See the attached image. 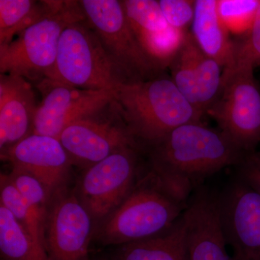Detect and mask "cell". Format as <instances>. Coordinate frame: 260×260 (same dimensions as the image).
Masks as SVG:
<instances>
[{
    "label": "cell",
    "mask_w": 260,
    "mask_h": 260,
    "mask_svg": "<svg viewBox=\"0 0 260 260\" xmlns=\"http://www.w3.org/2000/svg\"><path fill=\"white\" fill-rule=\"evenodd\" d=\"M183 217L189 260H233L220 220L219 194L198 188L188 200Z\"/></svg>",
    "instance_id": "obj_13"
},
{
    "label": "cell",
    "mask_w": 260,
    "mask_h": 260,
    "mask_svg": "<svg viewBox=\"0 0 260 260\" xmlns=\"http://www.w3.org/2000/svg\"><path fill=\"white\" fill-rule=\"evenodd\" d=\"M151 146L152 174L184 203L207 179L237 167L245 155L223 132L201 122L179 126Z\"/></svg>",
    "instance_id": "obj_1"
},
{
    "label": "cell",
    "mask_w": 260,
    "mask_h": 260,
    "mask_svg": "<svg viewBox=\"0 0 260 260\" xmlns=\"http://www.w3.org/2000/svg\"><path fill=\"white\" fill-rule=\"evenodd\" d=\"M10 180L27 201L42 213L48 214V202L50 195L39 179L21 169L13 168Z\"/></svg>",
    "instance_id": "obj_24"
},
{
    "label": "cell",
    "mask_w": 260,
    "mask_h": 260,
    "mask_svg": "<svg viewBox=\"0 0 260 260\" xmlns=\"http://www.w3.org/2000/svg\"><path fill=\"white\" fill-rule=\"evenodd\" d=\"M1 156L39 179L50 197L60 190L73 164L59 139L37 134L2 152Z\"/></svg>",
    "instance_id": "obj_15"
},
{
    "label": "cell",
    "mask_w": 260,
    "mask_h": 260,
    "mask_svg": "<svg viewBox=\"0 0 260 260\" xmlns=\"http://www.w3.org/2000/svg\"><path fill=\"white\" fill-rule=\"evenodd\" d=\"M50 80L85 90L110 91L124 83L86 18L70 24L62 32Z\"/></svg>",
    "instance_id": "obj_5"
},
{
    "label": "cell",
    "mask_w": 260,
    "mask_h": 260,
    "mask_svg": "<svg viewBox=\"0 0 260 260\" xmlns=\"http://www.w3.org/2000/svg\"><path fill=\"white\" fill-rule=\"evenodd\" d=\"M38 106L29 80L0 74V148H11L34 134Z\"/></svg>",
    "instance_id": "obj_16"
},
{
    "label": "cell",
    "mask_w": 260,
    "mask_h": 260,
    "mask_svg": "<svg viewBox=\"0 0 260 260\" xmlns=\"http://www.w3.org/2000/svg\"><path fill=\"white\" fill-rule=\"evenodd\" d=\"M59 140L73 164L88 168L121 149L138 147L114 99L67 126Z\"/></svg>",
    "instance_id": "obj_8"
},
{
    "label": "cell",
    "mask_w": 260,
    "mask_h": 260,
    "mask_svg": "<svg viewBox=\"0 0 260 260\" xmlns=\"http://www.w3.org/2000/svg\"><path fill=\"white\" fill-rule=\"evenodd\" d=\"M87 20L96 32L124 83L155 78L162 71L142 49L132 30L121 1H80Z\"/></svg>",
    "instance_id": "obj_6"
},
{
    "label": "cell",
    "mask_w": 260,
    "mask_h": 260,
    "mask_svg": "<svg viewBox=\"0 0 260 260\" xmlns=\"http://www.w3.org/2000/svg\"><path fill=\"white\" fill-rule=\"evenodd\" d=\"M0 251L3 260H53L47 248L38 243L1 205Z\"/></svg>",
    "instance_id": "obj_20"
},
{
    "label": "cell",
    "mask_w": 260,
    "mask_h": 260,
    "mask_svg": "<svg viewBox=\"0 0 260 260\" xmlns=\"http://www.w3.org/2000/svg\"><path fill=\"white\" fill-rule=\"evenodd\" d=\"M200 51L191 32H188L184 44L169 66L172 79L178 90L199 113L197 61Z\"/></svg>",
    "instance_id": "obj_22"
},
{
    "label": "cell",
    "mask_w": 260,
    "mask_h": 260,
    "mask_svg": "<svg viewBox=\"0 0 260 260\" xmlns=\"http://www.w3.org/2000/svg\"><path fill=\"white\" fill-rule=\"evenodd\" d=\"M93 219L78 197L58 196L48 210L46 243L53 260H90Z\"/></svg>",
    "instance_id": "obj_11"
},
{
    "label": "cell",
    "mask_w": 260,
    "mask_h": 260,
    "mask_svg": "<svg viewBox=\"0 0 260 260\" xmlns=\"http://www.w3.org/2000/svg\"><path fill=\"white\" fill-rule=\"evenodd\" d=\"M237 167V179L260 195V152L246 153Z\"/></svg>",
    "instance_id": "obj_27"
},
{
    "label": "cell",
    "mask_w": 260,
    "mask_h": 260,
    "mask_svg": "<svg viewBox=\"0 0 260 260\" xmlns=\"http://www.w3.org/2000/svg\"><path fill=\"white\" fill-rule=\"evenodd\" d=\"M260 0H218L219 15L230 34L246 36L255 18Z\"/></svg>",
    "instance_id": "obj_23"
},
{
    "label": "cell",
    "mask_w": 260,
    "mask_h": 260,
    "mask_svg": "<svg viewBox=\"0 0 260 260\" xmlns=\"http://www.w3.org/2000/svg\"><path fill=\"white\" fill-rule=\"evenodd\" d=\"M218 1H195L191 34L200 49L227 71L234 66L235 43L219 15Z\"/></svg>",
    "instance_id": "obj_17"
},
{
    "label": "cell",
    "mask_w": 260,
    "mask_h": 260,
    "mask_svg": "<svg viewBox=\"0 0 260 260\" xmlns=\"http://www.w3.org/2000/svg\"><path fill=\"white\" fill-rule=\"evenodd\" d=\"M126 18L142 49L160 71L169 68L188 31L172 28L158 1L122 0Z\"/></svg>",
    "instance_id": "obj_12"
},
{
    "label": "cell",
    "mask_w": 260,
    "mask_h": 260,
    "mask_svg": "<svg viewBox=\"0 0 260 260\" xmlns=\"http://www.w3.org/2000/svg\"><path fill=\"white\" fill-rule=\"evenodd\" d=\"M115 260H189L183 214L167 232L121 246Z\"/></svg>",
    "instance_id": "obj_18"
},
{
    "label": "cell",
    "mask_w": 260,
    "mask_h": 260,
    "mask_svg": "<svg viewBox=\"0 0 260 260\" xmlns=\"http://www.w3.org/2000/svg\"><path fill=\"white\" fill-rule=\"evenodd\" d=\"M138 184L98 230L105 245H124L160 235L181 218L186 203L166 190L152 173Z\"/></svg>",
    "instance_id": "obj_3"
},
{
    "label": "cell",
    "mask_w": 260,
    "mask_h": 260,
    "mask_svg": "<svg viewBox=\"0 0 260 260\" xmlns=\"http://www.w3.org/2000/svg\"><path fill=\"white\" fill-rule=\"evenodd\" d=\"M160 8L166 20L172 28L186 30L194 15L195 1L160 0Z\"/></svg>",
    "instance_id": "obj_26"
},
{
    "label": "cell",
    "mask_w": 260,
    "mask_h": 260,
    "mask_svg": "<svg viewBox=\"0 0 260 260\" xmlns=\"http://www.w3.org/2000/svg\"><path fill=\"white\" fill-rule=\"evenodd\" d=\"M114 100L135 139L150 145L179 126L201 122L203 117L178 90L172 78L165 75L121 83L114 90Z\"/></svg>",
    "instance_id": "obj_2"
},
{
    "label": "cell",
    "mask_w": 260,
    "mask_h": 260,
    "mask_svg": "<svg viewBox=\"0 0 260 260\" xmlns=\"http://www.w3.org/2000/svg\"><path fill=\"white\" fill-rule=\"evenodd\" d=\"M219 208L228 245L260 256V195L236 179L219 194Z\"/></svg>",
    "instance_id": "obj_14"
},
{
    "label": "cell",
    "mask_w": 260,
    "mask_h": 260,
    "mask_svg": "<svg viewBox=\"0 0 260 260\" xmlns=\"http://www.w3.org/2000/svg\"><path fill=\"white\" fill-rule=\"evenodd\" d=\"M138 148L121 149L88 167L83 174L80 183L79 200L94 223L105 220L134 188Z\"/></svg>",
    "instance_id": "obj_9"
},
{
    "label": "cell",
    "mask_w": 260,
    "mask_h": 260,
    "mask_svg": "<svg viewBox=\"0 0 260 260\" xmlns=\"http://www.w3.org/2000/svg\"><path fill=\"white\" fill-rule=\"evenodd\" d=\"M232 257L233 260H260V256L238 250L234 251Z\"/></svg>",
    "instance_id": "obj_28"
},
{
    "label": "cell",
    "mask_w": 260,
    "mask_h": 260,
    "mask_svg": "<svg viewBox=\"0 0 260 260\" xmlns=\"http://www.w3.org/2000/svg\"><path fill=\"white\" fill-rule=\"evenodd\" d=\"M242 42L235 44V56L232 69L254 68L260 66V4L252 26Z\"/></svg>",
    "instance_id": "obj_25"
},
{
    "label": "cell",
    "mask_w": 260,
    "mask_h": 260,
    "mask_svg": "<svg viewBox=\"0 0 260 260\" xmlns=\"http://www.w3.org/2000/svg\"><path fill=\"white\" fill-rule=\"evenodd\" d=\"M59 1L0 0V47L51 14Z\"/></svg>",
    "instance_id": "obj_19"
},
{
    "label": "cell",
    "mask_w": 260,
    "mask_h": 260,
    "mask_svg": "<svg viewBox=\"0 0 260 260\" xmlns=\"http://www.w3.org/2000/svg\"><path fill=\"white\" fill-rule=\"evenodd\" d=\"M42 93L34 134L57 138L67 126L114 99V91L85 90L50 79L37 83Z\"/></svg>",
    "instance_id": "obj_10"
},
{
    "label": "cell",
    "mask_w": 260,
    "mask_h": 260,
    "mask_svg": "<svg viewBox=\"0 0 260 260\" xmlns=\"http://www.w3.org/2000/svg\"><path fill=\"white\" fill-rule=\"evenodd\" d=\"M254 70L223 72L220 92L206 112L245 154L255 151L260 143V90Z\"/></svg>",
    "instance_id": "obj_7"
},
{
    "label": "cell",
    "mask_w": 260,
    "mask_h": 260,
    "mask_svg": "<svg viewBox=\"0 0 260 260\" xmlns=\"http://www.w3.org/2000/svg\"><path fill=\"white\" fill-rule=\"evenodd\" d=\"M0 200L4 206L38 243L47 248L46 224L48 214L32 206L22 196L8 175L1 174Z\"/></svg>",
    "instance_id": "obj_21"
},
{
    "label": "cell",
    "mask_w": 260,
    "mask_h": 260,
    "mask_svg": "<svg viewBox=\"0 0 260 260\" xmlns=\"http://www.w3.org/2000/svg\"><path fill=\"white\" fill-rule=\"evenodd\" d=\"M85 18L80 1H59L51 14L0 47V73L37 83L51 79L62 32L70 24Z\"/></svg>",
    "instance_id": "obj_4"
}]
</instances>
